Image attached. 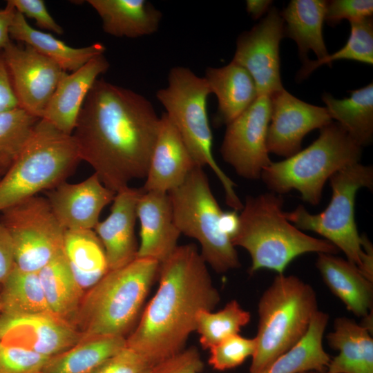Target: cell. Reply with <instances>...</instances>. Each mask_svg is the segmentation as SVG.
<instances>
[{"label":"cell","mask_w":373,"mask_h":373,"mask_svg":"<svg viewBox=\"0 0 373 373\" xmlns=\"http://www.w3.org/2000/svg\"><path fill=\"white\" fill-rule=\"evenodd\" d=\"M328 321L329 315L318 310L303 338L258 373L323 372L331 360L323 345Z\"/></svg>","instance_id":"obj_29"},{"label":"cell","mask_w":373,"mask_h":373,"mask_svg":"<svg viewBox=\"0 0 373 373\" xmlns=\"http://www.w3.org/2000/svg\"><path fill=\"white\" fill-rule=\"evenodd\" d=\"M329 180L332 196L323 211L311 213L298 205L292 211L285 212V216L300 230L324 237L359 268L363 251L355 221V200L359 189H372L373 168L358 162L337 171Z\"/></svg>","instance_id":"obj_10"},{"label":"cell","mask_w":373,"mask_h":373,"mask_svg":"<svg viewBox=\"0 0 373 373\" xmlns=\"http://www.w3.org/2000/svg\"><path fill=\"white\" fill-rule=\"evenodd\" d=\"M15 265L14 248L10 235L0 223V285Z\"/></svg>","instance_id":"obj_43"},{"label":"cell","mask_w":373,"mask_h":373,"mask_svg":"<svg viewBox=\"0 0 373 373\" xmlns=\"http://www.w3.org/2000/svg\"><path fill=\"white\" fill-rule=\"evenodd\" d=\"M350 93L339 99L325 93L322 99L332 119L363 147L370 144L373 137V84Z\"/></svg>","instance_id":"obj_31"},{"label":"cell","mask_w":373,"mask_h":373,"mask_svg":"<svg viewBox=\"0 0 373 373\" xmlns=\"http://www.w3.org/2000/svg\"><path fill=\"white\" fill-rule=\"evenodd\" d=\"M17 11L35 20L40 28L62 35L64 30L55 21L47 10L43 0H10Z\"/></svg>","instance_id":"obj_42"},{"label":"cell","mask_w":373,"mask_h":373,"mask_svg":"<svg viewBox=\"0 0 373 373\" xmlns=\"http://www.w3.org/2000/svg\"><path fill=\"white\" fill-rule=\"evenodd\" d=\"M239 225V215L236 211L222 212L220 218L222 231L231 238L236 233Z\"/></svg>","instance_id":"obj_47"},{"label":"cell","mask_w":373,"mask_h":373,"mask_svg":"<svg viewBox=\"0 0 373 373\" xmlns=\"http://www.w3.org/2000/svg\"><path fill=\"white\" fill-rule=\"evenodd\" d=\"M361 238L363 253L358 269L367 279L373 282V247L365 235H361Z\"/></svg>","instance_id":"obj_46"},{"label":"cell","mask_w":373,"mask_h":373,"mask_svg":"<svg viewBox=\"0 0 373 373\" xmlns=\"http://www.w3.org/2000/svg\"><path fill=\"white\" fill-rule=\"evenodd\" d=\"M104 31L117 37L137 38L155 32L162 12L145 0H88Z\"/></svg>","instance_id":"obj_24"},{"label":"cell","mask_w":373,"mask_h":373,"mask_svg":"<svg viewBox=\"0 0 373 373\" xmlns=\"http://www.w3.org/2000/svg\"><path fill=\"white\" fill-rule=\"evenodd\" d=\"M126 346L124 337H102L82 341L50 358L41 373H90Z\"/></svg>","instance_id":"obj_33"},{"label":"cell","mask_w":373,"mask_h":373,"mask_svg":"<svg viewBox=\"0 0 373 373\" xmlns=\"http://www.w3.org/2000/svg\"><path fill=\"white\" fill-rule=\"evenodd\" d=\"M80 161L73 135L39 119L20 154L0 179V212L66 181Z\"/></svg>","instance_id":"obj_6"},{"label":"cell","mask_w":373,"mask_h":373,"mask_svg":"<svg viewBox=\"0 0 373 373\" xmlns=\"http://www.w3.org/2000/svg\"><path fill=\"white\" fill-rule=\"evenodd\" d=\"M15 12L16 9L10 0L0 9V51L11 41L10 28Z\"/></svg>","instance_id":"obj_45"},{"label":"cell","mask_w":373,"mask_h":373,"mask_svg":"<svg viewBox=\"0 0 373 373\" xmlns=\"http://www.w3.org/2000/svg\"><path fill=\"white\" fill-rule=\"evenodd\" d=\"M151 367L140 355L125 346L90 373H143Z\"/></svg>","instance_id":"obj_41"},{"label":"cell","mask_w":373,"mask_h":373,"mask_svg":"<svg viewBox=\"0 0 373 373\" xmlns=\"http://www.w3.org/2000/svg\"><path fill=\"white\" fill-rule=\"evenodd\" d=\"M272 1L270 0H247L246 9L254 19H258L271 8Z\"/></svg>","instance_id":"obj_48"},{"label":"cell","mask_w":373,"mask_h":373,"mask_svg":"<svg viewBox=\"0 0 373 373\" xmlns=\"http://www.w3.org/2000/svg\"><path fill=\"white\" fill-rule=\"evenodd\" d=\"M372 13V0H332L327 1L325 21L331 25L343 19L356 22L371 17Z\"/></svg>","instance_id":"obj_39"},{"label":"cell","mask_w":373,"mask_h":373,"mask_svg":"<svg viewBox=\"0 0 373 373\" xmlns=\"http://www.w3.org/2000/svg\"><path fill=\"white\" fill-rule=\"evenodd\" d=\"M160 117L140 94L97 79L79 112L73 136L81 160L115 193L145 178Z\"/></svg>","instance_id":"obj_1"},{"label":"cell","mask_w":373,"mask_h":373,"mask_svg":"<svg viewBox=\"0 0 373 373\" xmlns=\"http://www.w3.org/2000/svg\"><path fill=\"white\" fill-rule=\"evenodd\" d=\"M313 287L298 277L278 274L261 296L256 347L249 373H258L306 334L318 311Z\"/></svg>","instance_id":"obj_7"},{"label":"cell","mask_w":373,"mask_h":373,"mask_svg":"<svg viewBox=\"0 0 373 373\" xmlns=\"http://www.w3.org/2000/svg\"><path fill=\"white\" fill-rule=\"evenodd\" d=\"M160 265L154 260L135 258L110 270L85 292L75 324L82 341L126 338L158 277Z\"/></svg>","instance_id":"obj_4"},{"label":"cell","mask_w":373,"mask_h":373,"mask_svg":"<svg viewBox=\"0 0 373 373\" xmlns=\"http://www.w3.org/2000/svg\"><path fill=\"white\" fill-rule=\"evenodd\" d=\"M108 68L109 63L103 54L93 57L70 74L66 73L58 83L42 119L62 133L72 135L86 96L98 76Z\"/></svg>","instance_id":"obj_21"},{"label":"cell","mask_w":373,"mask_h":373,"mask_svg":"<svg viewBox=\"0 0 373 373\" xmlns=\"http://www.w3.org/2000/svg\"><path fill=\"white\" fill-rule=\"evenodd\" d=\"M196 166L179 132L164 113L142 190L168 193L180 185Z\"/></svg>","instance_id":"obj_19"},{"label":"cell","mask_w":373,"mask_h":373,"mask_svg":"<svg viewBox=\"0 0 373 373\" xmlns=\"http://www.w3.org/2000/svg\"><path fill=\"white\" fill-rule=\"evenodd\" d=\"M283 204V196L270 191L245 198L238 229L231 242L249 254L251 274L262 269L283 274L300 255L339 252L332 242L310 236L296 227L287 219Z\"/></svg>","instance_id":"obj_3"},{"label":"cell","mask_w":373,"mask_h":373,"mask_svg":"<svg viewBox=\"0 0 373 373\" xmlns=\"http://www.w3.org/2000/svg\"><path fill=\"white\" fill-rule=\"evenodd\" d=\"M203 367L198 349L191 347L151 367L149 373H200Z\"/></svg>","instance_id":"obj_40"},{"label":"cell","mask_w":373,"mask_h":373,"mask_svg":"<svg viewBox=\"0 0 373 373\" xmlns=\"http://www.w3.org/2000/svg\"><path fill=\"white\" fill-rule=\"evenodd\" d=\"M316 266L325 283L349 311L363 318L370 313L373 300L372 281L356 265L334 254L319 253Z\"/></svg>","instance_id":"obj_22"},{"label":"cell","mask_w":373,"mask_h":373,"mask_svg":"<svg viewBox=\"0 0 373 373\" xmlns=\"http://www.w3.org/2000/svg\"><path fill=\"white\" fill-rule=\"evenodd\" d=\"M250 319V313L243 309L237 300H231L218 312H199L195 332L200 335L201 346L210 349L225 338L238 334Z\"/></svg>","instance_id":"obj_34"},{"label":"cell","mask_w":373,"mask_h":373,"mask_svg":"<svg viewBox=\"0 0 373 373\" xmlns=\"http://www.w3.org/2000/svg\"><path fill=\"white\" fill-rule=\"evenodd\" d=\"M0 341L52 357L79 343L82 335L75 327L54 316L0 314Z\"/></svg>","instance_id":"obj_16"},{"label":"cell","mask_w":373,"mask_h":373,"mask_svg":"<svg viewBox=\"0 0 373 373\" xmlns=\"http://www.w3.org/2000/svg\"><path fill=\"white\" fill-rule=\"evenodd\" d=\"M140 242L136 258H148L160 264L178 247L181 234L176 227L168 193L144 191L137 204Z\"/></svg>","instance_id":"obj_20"},{"label":"cell","mask_w":373,"mask_h":373,"mask_svg":"<svg viewBox=\"0 0 373 373\" xmlns=\"http://www.w3.org/2000/svg\"><path fill=\"white\" fill-rule=\"evenodd\" d=\"M149 369H150V368H149ZM149 370H147L146 371H145V372H143V373H149Z\"/></svg>","instance_id":"obj_50"},{"label":"cell","mask_w":373,"mask_h":373,"mask_svg":"<svg viewBox=\"0 0 373 373\" xmlns=\"http://www.w3.org/2000/svg\"><path fill=\"white\" fill-rule=\"evenodd\" d=\"M327 1L323 0H291L280 13L284 21V36L297 44L304 61L312 50L317 59L328 55L323 39Z\"/></svg>","instance_id":"obj_27"},{"label":"cell","mask_w":373,"mask_h":373,"mask_svg":"<svg viewBox=\"0 0 373 373\" xmlns=\"http://www.w3.org/2000/svg\"><path fill=\"white\" fill-rule=\"evenodd\" d=\"M10 37L34 48L57 64L64 71L74 72L93 57L103 55L104 44L95 43L82 48H74L50 33L32 27L26 17L16 10L10 28Z\"/></svg>","instance_id":"obj_26"},{"label":"cell","mask_w":373,"mask_h":373,"mask_svg":"<svg viewBox=\"0 0 373 373\" xmlns=\"http://www.w3.org/2000/svg\"><path fill=\"white\" fill-rule=\"evenodd\" d=\"M0 314L6 316H55L47 303L38 273L21 270L16 265L0 285Z\"/></svg>","instance_id":"obj_32"},{"label":"cell","mask_w":373,"mask_h":373,"mask_svg":"<svg viewBox=\"0 0 373 373\" xmlns=\"http://www.w3.org/2000/svg\"><path fill=\"white\" fill-rule=\"evenodd\" d=\"M255 338H248L236 334L211 347L209 365L215 370L223 371L241 365L255 352Z\"/></svg>","instance_id":"obj_37"},{"label":"cell","mask_w":373,"mask_h":373,"mask_svg":"<svg viewBox=\"0 0 373 373\" xmlns=\"http://www.w3.org/2000/svg\"><path fill=\"white\" fill-rule=\"evenodd\" d=\"M267 146L269 153L289 157L301 150L303 138L332 122L325 107L303 102L285 88L271 97Z\"/></svg>","instance_id":"obj_15"},{"label":"cell","mask_w":373,"mask_h":373,"mask_svg":"<svg viewBox=\"0 0 373 373\" xmlns=\"http://www.w3.org/2000/svg\"><path fill=\"white\" fill-rule=\"evenodd\" d=\"M19 106L41 119L66 74L57 64L28 45L11 40L1 50Z\"/></svg>","instance_id":"obj_14"},{"label":"cell","mask_w":373,"mask_h":373,"mask_svg":"<svg viewBox=\"0 0 373 373\" xmlns=\"http://www.w3.org/2000/svg\"><path fill=\"white\" fill-rule=\"evenodd\" d=\"M271 114L270 97L258 96L227 125L220 154L224 161L245 179H260L263 169L272 162L267 146Z\"/></svg>","instance_id":"obj_12"},{"label":"cell","mask_w":373,"mask_h":373,"mask_svg":"<svg viewBox=\"0 0 373 373\" xmlns=\"http://www.w3.org/2000/svg\"><path fill=\"white\" fill-rule=\"evenodd\" d=\"M362 146L338 123L320 129L309 146L266 166L260 179L270 192L283 195L296 190L308 204L320 203L325 182L337 171L360 162Z\"/></svg>","instance_id":"obj_5"},{"label":"cell","mask_w":373,"mask_h":373,"mask_svg":"<svg viewBox=\"0 0 373 373\" xmlns=\"http://www.w3.org/2000/svg\"><path fill=\"white\" fill-rule=\"evenodd\" d=\"M0 223L12 238L15 263L38 272L63 251L65 229L45 196L37 195L0 212Z\"/></svg>","instance_id":"obj_11"},{"label":"cell","mask_w":373,"mask_h":373,"mask_svg":"<svg viewBox=\"0 0 373 373\" xmlns=\"http://www.w3.org/2000/svg\"><path fill=\"white\" fill-rule=\"evenodd\" d=\"M115 194L95 173L78 183L65 181L45 191L56 218L65 230L93 229L102 211L113 202Z\"/></svg>","instance_id":"obj_17"},{"label":"cell","mask_w":373,"mask_h":373,"mask_svg":"<svg viewBox=\"0 0 373 373\" xmlns=\"http://www.w3.org/2000/svg\"><path fill=\"white\" fill-rule=\"evenodd\" d=\"M19 107L4 59L0 52V113Z\"/></svg>","instance_id":"obj_44"},{"label":"cell","mask_w":373,"mask_h":373,"mask_svg":"<svg viewBox=\"0 0 373 373\" xmlns=\"http://www.w3.org/2000/svg\"><path fill=\"white\" fill-rule=\"evenodd\" d=\"M50 358L0 341V373H41Z\"/></svg>","instance_id":"obj_38"},{"label":"cell","mask_w":373,"mask_h":373,"mask_svg":"<svg viewBox=\"0 0 373 373\" xmlns=\"http://www.w3.org/2000/svg\"><path fill=\"white\" fill-rule=\"evenodd\" d=\"M211 93L218 99L217 125H227L257 98L255 82L240 65L231 61L220 67H209L204 77Z\"/></svg>","instance_id":"obj_23"},{"label":"cell","mask_w":373,"mask_h":373,"mask_svg":"<svg viewBox=\"0 0 373 373\" xmlns=\"http://www.w3.org/2000/svg\"><path fill=\"white\" fill-rule=\"evenodd\" d=\"M351 30L345 45L332 55L316 60L307 59L297 74V79L307 77L322 65L338 60H352L373 64V20L372 17L356 22H350Z\"/></svg>","instance_id":"obj_36"},{"label":"cell","mask_w":373,"mask_h":373,"mask_svg":"<svg viewBox=\"0 0 373 373\" xmlns=\"http://www.w3.org/2000/svg\"><path fill=\"white\" fill-rule=\"evenodd\" d=\"M327 338L339 352L330 360L328 372L373 373V338L365 327L346 317L337 318Z\"/></svg>","instance_id":"obj_25"},{"label":"cell","mask_w":373,"mask_h":373,"mask_svg":"<svg viewBox=\"0 0 373 373\" xmlns=\"http://www.w3.org/2000/svg\"><path fill=\"white\" fill-rule=\"evenodd\" d=\"M284 36V21L272 7L265 17L237 39L232 59L253 78L258 96L271 97L284 88L280 77V43Z\"/></svg>","instance_id":"obj_13"},{"label":"cell","mask_w":373,"mask_h":373,"mask_svg":"<svg viewBox=\"0 0 373 373\" xmlns=\"http://www.w3.org/2000/svg\"><path fill=\"white\" fill-rule=\"evenodd\" d=\"M303 373H329V372H323L309 371V372H303Z\"/></svg>","instance_id":"obj_49"},{"label":"cell","mask_w":373,"mask_h":373,"mask_svg":"<svg viewBox=\"0 0 373 373\" xmlns=\"http://www.w3.org/2000/svg\"><path fill=\"white\" fill-rule=\"evenodd\" d=\"M209 94L204 77H198L188 68L176 66L170 70L168 84L157 91L156 97L196 166H209L212 170L224 189L226 204L234 211H240L243 203L236 193V184L213 155V135L207 111Z\"/></svg>","instance_id":"obj_8"},{"label":"cell","mask_w":373,"mask_h":373,"mask_svg":"<svg viewBox=\"0 0 373 373\" xmlns=\"http://www.w3.org/2000/svg\"><path fill=\"white\" fill-rule=\"evenodd\" d=\"M142 192V187L129 186L116 193L109 216L93 229L105 250L109 271L122 267L137 257L135 226Z\"/></svg>","instance_id":"obj_18"},{"label":"cell","mask_w":373,"mask_h":373,"mask_svg":"<svg viewBox=\"0 0 373 373\" xmlns=\"http://www.w3.org/2000/svg\"><path fill=\"white\" fill-rule=\"evenodd\" d=\"M168 195L176 227L180 233L199 242L200 253L207 265L218 273L239 268L236 247L220 227L223 211L203 168L195 167Z\"/></svg>","instance_id":"obj_9"},{"label":"cell","mask_w":373,"mask_h":373,"mask_svg":"<svg viewBox=\"0 0 373 373\" xmlns=\"http://www.w3.org/2000/svg\"><path fill=\"white\" fill-rule=\"evenodd\" d=\"M63 251L76 283L84 291L109 271L105 250L93 229L66 230Z\"/></svg>","instance_id":"obj_28"},{"label":"cell","mask_w":373,"mask_h":373,"mask_svg":"<svg viewBox=\"0 0 373 373\" xmlns=\"http://www.w3.org/2000/svg\"><path fill=\"white\" fill-rule=\"evenodd\" d=\"M0 311H1V303H0Z\"/></svg>","instance_id":"obj_51"},{"label":"cell","mask_w":373,"mask_h":373,"mask_svg":"<svg viewBox=\"0 0 373 373\" xmlns=\"http://www.w3.org/2000/svg\"><path fill=\"white\" fill-rule=\"evenodd\" d=\"M39 119L20 107L0 113V179L20 154Z\"/></svg>","instance_id":"obj_35"},{"label":"cell","mask_w":373,"mask_h":373,"mask_svg":"<svg viewBox=\"0 0 373 373\" xmlns=\"http://www.w3.org/2000/svg\"><path fill=\"white\" fill-rule=\"evenodd\" d=\"M37 273L47 303L52 314L75 327L85 291L76 283L64 251Z\"/></svg>","instance_id":"obj_30"},{"label":"cell","mask_w":373,"mask_h":373,"mask_svg":"<svg viewBox=\"0 0 373 373\" xmlns=\"http://www.w3.org/2000/svg\"><path fill=\"white\" fill-rule=\"evenodd\" d=\"M157 278L154 296L126 338V346L151 367L185 349L189 336L195 332L198 312L213 311L221 298L194 244L178 245L160 263Z\"/></svg>","instance_id":"obj_2"}]
</instances>
